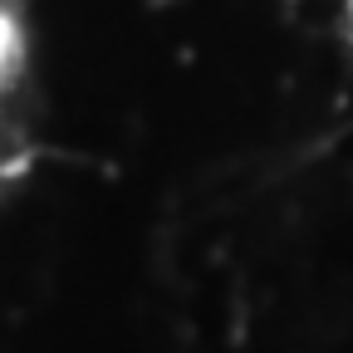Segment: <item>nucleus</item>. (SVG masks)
I'll return each mask as SVG.
<instances>
[{"instance_id":"nucleus-1","label":"nucleus","mask_w":353,"mask_h":353,"mask_svg":"<svg viewBox=\"0 0 353 353\" xmlns=\"http://www.w3.org/2000/svg\"><path fill=\"white\" fill-rule=\"evenodd\" d=\"M25 64H30V39H25V20L15 0H0V157L10 148V128H15V108L25 94Z\"/></svg>"}]
</instances>
